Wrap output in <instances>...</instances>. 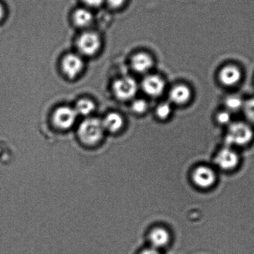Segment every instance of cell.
Segmentation results:
<instances>
[{
	"label": "cell",
	"instance_id": "1",
	"mask_svg": "<svg viewBox=\"0 0 254 254\" xmlns=\"http://www.w3.org/2000/svg\"><path fill=\"white\" fill-rule=\"evenodd\" d=\"M105 132L102 120L96 118H88L79 125L77 136L81 144L93 147L102 142Z\"/></svg>",
	"mask_w": 254,
	"mask_h": 254
},
{
	"label": "cell",
	"instance_id": "2",
	"mask_svg": "<svg viewBox=\"0 0 254 254\" xmlns=\"http://www.w3.org/2000/svg\"><path fill=\"white\" fill-rule=\"evenodd\" d=\"M253 136L250 126L243 122H236L229 125L225 139L228 147L244 146L251 141Z\"/></svg>",
	"mask_w": 254,
	"mask_h": 254
},
{
	"label": "cell",
	"instance_id": "3",
	"mask_svg": "<svg viewBox=\"0 0 254 254\" xmlns=\"http://www.w3.org/2000/svg\"><path fill=\"white\" fill-rule=\"evenodd\" d=\"M137 88L136 81L129 76L118 79L113 85V92L120 100L131 99L136 94Z\"/></svg>",
	"mask_w": 254,
	"mask_h": 254
},
{
	"label": "cell",
	"instance_id": "4",
	"mask_svg": "<svg viewBox=\"0 0 254 254\" xmlns=\"http://www.w3.org/2000/svg\"><path fill=\"white\" fill-rule=\"evenodd\" d=\"M77 116L74 108L68 107H59L53 114V124L59 129H69L75 124Z\"/></svg>",
	"mask_w": 254,
	"mask_h": 254
},
{
	"label": "cell",
	"instance_id": "5",
	"mask_svg": "<svg viewBox=\"0 0 254 254\" xmlns=\"http://www.w3.org/2000/svg\"><path fill=\"white\" fill-rule=\"evenodd\" d=\"M101 41L97 34L93 32H86L79 37L77 48L79 52L83 55H94L99 50Z\"/></svg>",
	"mask_w": 254,
	"mask_h": 254
},
{
	"label": "cell",
	"instance_id": "6",
	"mask_svg": "<svg viewBox=\"0 0 254 254\" xmlns=\"http://www.w3.org/2000/svg\"><path fill=\"white\" fill-rule=\"evenodd\" d=\"M192 179L194 184L201 189H209L215 184L216 175L210 167L200 166L194 170Z\"/></svg>",
	"mask_w": 254,
	"mask_h": 254
},
{
	"label": "cell",
	"instance_id": "7",
	"mask_svg": "<svg viewBox=\"0 0 254 254\" xmlns=\"http://www.w3.org/2000/svg\"><path fill=\"white\" fill-rule=\"evenodd\" d=\"M215 163L220 169L231 171L238 166L239 156L238 153L230 147L224 148L216 155Z\"/></svg>",
	"mask_w": 254,
	"mask_h": 254
},
{
	"label": "cell",
	"instance_id": "8",
	"mask_svg": "<svg viewBox=\"0 0 254 254\" xmlns=\"http://www.w3.org/2000/svg\"><path fill=\"white\" fill-rule=\"evenodd\" d=\"M83 61L80 56L76 54H68L62 61V68L68 78L76 77L82 70Z\"/></svg>",
	"mask_w": 254,
	"mask_h": 254
},
{
	"label": "cell",
	"instance_id": "9",
	"mask_svg": "<svg viewBox=\"0 0 254 254\" xmlns=\"http://www.w3.org/2000/svg\"><path fill=\"white\" fill-rule=\"evenodd\" d=\"M165 83L160 76L151 75L146 76L142 82L143 91L152 97H159L164 92Z\"/></svg>",
	"mask_w": 254,
	"mask_h": 254
},
{
	"label": "cell",
	"instance_id": "10",
	"mask_svg": "<svg viewBox=\"0 0 254 254\" xmlns=\"http://www.w3.org/2000/svg\"><path fill=\"white\" fill-rule=\"evenodd\" d=\"M171 241V236L169 231L163 228H156L152 229L149 234V241L153 248L160 250L164 248Z\"/></svg>",
	"mask_w": 254,
	"mask_h": 254
},
{
	"label": "cell",
	"instance_id": "11",
	"mask_svg": "<svg viewBox=\"0 0 254 254\" xmlns=\"http://www.w3.org/2000/svg\"><path fill=\"white\" fill-rule=\"evenodd\" d=\"M219 80L226 86H233L241 80V73L238 67L228 65L222 68L219 74Z\"/></svg>",
	"mask_w": 254,
	"mask_h": 254
},
{
	"label": "cell",
	"instance_id": "12",
	"mask_svg": "<svg viewBox=\"0 0 254 254\" xmlns=\"http://www.w3.org/2000/svg\"><path fill=\"white\" fill-rule=\"evenodd\" d=\"M131 66L138 73H145L153 66L152 59L145 53H138L132 57Z\"/></svg>",
	"mask_w": 254,
	"mask_h": 254
},
{
	"label": "cell",
	"instance_id": "13",
	"mask_svg": "<svg viewBox=\"0 0 254 254\" xmlns=\"http://www.w3.org/2000/svg\"><path fill=\"white\" fill-rule=\"evenodd\" d=\"M102 121L105 131L115 133L119 131L124 125V120L119 113H110Z\"/></svg>",
	"mask_w": 254,
	"mask_h": 254
},
{
	"label": "cell",
	"instance_id": "14",
	"mask_svg": "<svg viewBox=\"0 0 254 254\" xmlns=\"http://www.w3.org/2000/svg\"><path fill=\"white\" fill-rule=\"evenodd\" d=\"M191 97V91L186 85H179L174 87L169 93L170 99L177 105L187 103Z\"/></svg>",
	"mask_w": 254,
	"mask_h": 254
},
{
	"label": "cell",
	"instance_id": "15",
	"mask_svg": "<svg viewBox=\"0 0 254 254\" xmlns=\"http://www.w3.org/2000/svg\"><path fill=\"white\" fill-rule=\"evenodd\" d=\"M72 17L74 23L80 28L90 25L93 19L90 9L84 6L76 8L73 12Z\"/></svg>",
	"mask_w": 254,
	"mask_h": 254
},
{
	"label": "cell",
	"instance_id": "16",
	"mask_svg": "<svg viewBox=\"0 0 254 254\" xmlns=\"http://www.w3.org/2000/svg\"><path fill=\"white\" fill-rule=\"evenodd\" d=\"M95 105L92 100L87 98H82L79 100L76 103L75 107L74 108L78 115L88 116L93 113L95 110Z\"/></svg>",
	"mask_w": 254,
	"mask_h": 254
},
{
	"label": "cell",
	"instance_id": "17",
	"mask_svg": "<svg viewBox=\"0 0 254 254\" xmlns=\"http://www.w3.org/2000/svg\"><path fill=\"white\" fill-rule=\"evenodd\" d=\"M244 102L238 96H230L226 98L225 104L228 109L230 111H238L243 108Z\"/></svg>",
	"mask_w": 254,
	"mask_h": 254
},
{
	"label": "cell",
	"instance_id": "18",
	"mask_svg": "<svg viewBox=\"0 0 254 254\" xmlns=\"http://www.w3.org/2000/svg\"><path fill=\"white\" fill-rule=\"evenodd\" d=\"M172 107L170 103H162L158 106L156 110L157 117L160 119L165 120L170 117L172 113Z\"/></svg>",
	"mask_w": 254,
	"mask_h": 254
},
{
	"label": "cell",
	"instance_id": "19",
	"mask_svg": "<svg viewBox=\"0 0 254 254\" xmlns=\"http://www.w3.org/2000/svg\"><path fill=\"white\" fill-rule=\"evenodd\" d=\"M243 109L248 120L254 124V98L246 101L244 103Z\"/></svg>",
	"mask_w": 254,
	"mask_h": 254
},
{
	"label": "cell",
	"instance_id": "20",
	"mask_svg": "<svg viewBox=\"0 0 254 254\" xmlns=\"http://www.w3.org/2000/svg\"><path fill=\"white\" fill-rule=\"evenodd\" d=\"M147 108V103L142 99L135 100L132 104L133 112L137 113V114H142V113L146 112Z\"/></svg>",
	"mask_w": 254,
	"mask_h": 254
},
{
	"label": "cell",
	"instance_id": "21",
	"mask_svg": "<svg viewBox=\"0 0 254 254\" xmlns=\"http://www.w3.org/2000/svg\"><path fill=\"white\" fill-rule=\"evenodd\" d=\"M83 6L88 9L98 8L105 4V0H80Z\"/></svg>",
	"mask_w": 254,
	"mask_h": 254
},
{
	"label": "cell",
	"instance_id": "22",
	"mask_svg": "<svg viewBox=\"0 0 254 254\" xmlns=\"http://www.w3.org/2000/svg\"><path fill=\"white\" fill-rule=\"evenodd\" d=\"M127 1V0H105V4L111 9H118L125 6Z\"/></svg>",
	"mask_w": 254,
	"mask_h": 254
},
{
	"label": "cell",
	"instance_id": "23",
	"mask_svg": "<svg viewBox=\"0 0 254 254\" xmlns=\"http://www.w3.org/2000/svg\"><path fill=\"white\" fill-rule=\"evenodd\" d=\"M231 119L230 113L228 112L219 113L217 116V121L221 125H230Z\"/></svg>",
	"mask_w": 254,
	"mask_h": 254
},
{
	"label": "cell",
	"instance_id": "24",
	"mask_svg": "<svg viewBox=\"0 0 254 254\" xmlns=\"http://www.w3.org/2000/svg\"><path fill=\"white\" fill-rule=\"evenodd\" d=\"M139 254H162L160 253V250H158V249L149 248L144 249L141 252H140Z\"/></svg>",
	"mask_w": 254,
	"mask_h": 254
},
{
	"label": "cell",
	"instance_id": "25",
	"mask_svg": "<svg viewBox=\"0 0 254 254\" xmlns=\"http://www.w3.org/2000/svg\"><path fill=\"white\" fill-rule=\"evenodd\" d=\"M4 14H5V9L3 4L0 2V21L3 18Z\"/></svg>",
	"mask_w": 254,
	"mask_h": 254
}]
</instances>
